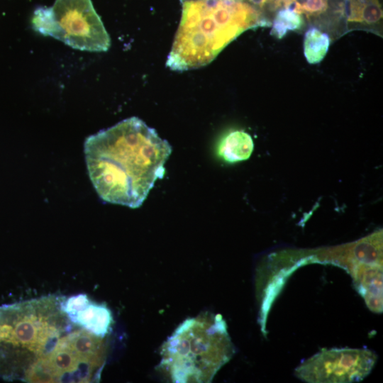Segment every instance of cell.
Masks as SVG:
<instances>
[{"label": "cell", "instance_id": "obj_15", "mask_svg": "<svg viewBox=\"0 0 383 383\" xmlns=\"http://www.w3.org/2000/svg\"><path fill=\"white\" fill-rule=\"evenodd\" d=\"M296 1V0H269V2L274 3L277 6L283 5L285 8H288Z\"/></svg>", "mask_w": 383, "mask_h": 383}, {"label": "cell", "instance_id": "obj_14", "mask_svg": "<svg viewBox=\"0 0 383 383\" xmlns=\"http://www.w3.org/2000/svg\"><path fill=\"white\" fill-rule=\"evenodd\" d=\"M327 9V0H306L303 4L296 1L294 11L299 14L314 16L323 13Z\"/></svg>", "mask_w": 383, "mask_h": 383}, {"label": "cell", "instance_id": "obj_5", "mask_svg": "<svg viewBox=\"0 0 383 383\" xmlns=\"http://www.w3.org/2000/svg\"><path fill=\"white\" fill-rule=\"evenodd\" d=\"M32 28L72 48L105 52L111 45L108 34L91 0H55L50 7L33 12Z\"/></svg>", "mask_w": 383, "mask_h": 383}, {"label": "cell", "instance_id": "obj_6", "mask_svg": "<svg viewBox=\"0 0 383 383\" xmlns=\"http://www.w3.org/2000/svg\"><path fill=\"white\" fill-rule=\"evenodd\" d=\"M377 359L365 348L322 349L297 367L294 374L310 383L358 382L369 374Z\"/></svg>", "mask_w": 383, "mask_h": 383}, {"label": "cell", "instance_id": "obj_7", "mask_svg": "<svg viewBox=\"0 0 383 383\" xmlns=\"http://www.w3.org/2000/svg\"><path fill=\"white\" fill-rule=\"evenodd\" d=\"M317 259L338 265L348 272L358 264L382 265V231L355 242L322 250Z\"/></svg>", "mask_w": 383, "mask_h": 383}, {"label": "cell", "instance_id": "obj_12", "mask_svg": "<svg viewBox=\"0 0 383 383\" xmlns=\"http://www.w3.org/2000/svg\"><path fill=\"white\" fill-rule=\"evenodd\" d=\"M330 46V38L316 28L309 29L304 40V53L309 64H318L326 55Z\"/></svg>", "mask_w": 383, "mask_h": 383}, {"label": "cell", "instance_id": "obj_13", "mask_svg": "<svg viewBox=\"0 0 383 383\" xmlns=\"http://www.w3.org/2000/svg\"><path fill=\"white\" fill-rule=\"evenodd\" d=\"M302 25L303 20L299 13L291 9L284 8L277 12L270 33L277 38L282 39L288 31L298 30Z\"/></svg>", "mask_w": 383, "mask_h": 383}, {"label": "cell", "instance_id": "obj_9", "mask_svg": "<svg viewBox=\"0 0 383 383\" xmlns=\"http://www.w3.org/2000/svg\"><path fill=\"white\" fill-rule=\"evenodd\" d=\"M358 293L373 312L382 311V265L358 264L349 272Z\"/></svg>", "mask_w": 383, "mask_h": 383}, {"label": "cell", "instance_id": "obj_10", "mask_svg": "<svg viewBox=\"0 0 383 383\" xmlns=\"http://www.w3.org/2000/svg\"><path fill=\"white\" fill-rule=\"evenodd\" d=\"M254 149L251 136L243 131H231L218 145V154L225 161L237 162L248 160Z\"/></svg>", "mask_w": 383, "mask_h": 383}, {"label": "cell", "instance_id": "obj_4", "mask_svg": "<svg viewBox=\"0 0 383 383\" xmlns=\"http://www.w3.org/2000/svg\"><path fill=\"white\" fill-rule=\"evenodd\" d=\"M106 354V337L77 326L35 365L26 382H99Z\"/></svg>", "mask_w": 383, "mask_h": 383}, {"label": "cell", "instance_id": "obj_1", "mask_svg": "<svg viewBox=\"0 0 383 383\" xmlns=\"http://www.w3.org/2000/svg\"><path fill=\"white\" fill-rule=\"evenodd\" d=\"M172 148L136 116L87 138L85 161L90 180L106 202L140 207L158 179Z\"/></svg>", "mask_w": 383, "mask_h": 383}, {"label": "cell", "instance_id": "obj_2", "mask_svg": "<svg viewBox=\"0 0 383 383\" xmlns=\"http://www.w3.org/2000/svg\"><path fill=\"white\" fill-rule=\"evenodd\" d=\"M66 297L48 295L0 306V377L27 381L61 338L77 327L63 309Z\"/></svg>", "mask_w": 383, "mask_h": 383}, {"label": "cell", "instance_id": "obj_3", "mask_svg": "<svg viewBox=\"0 0 383 383\" xmlns=\"http://www.w3.org/2000/svg\"><path fill=\"white\" fill-rule=\"evenodd\" d=\"M234 348L221 315L185 320L165 342L160 367L173 382H210Z\"/></svg>", "mask_w": 383, "mask_h": 383}, {"label": "cell", "instance_id": "obj_11", "mask_svg": "<svg viewBox=\"0 0 383 383\" xmlns=\"http://www.w3.org/2000/svg\"><path fill=\"white\" fill-rule=\"evenodd\" d=\"M348 20L353 22L375 24L382 18L378 0H346Z\"/></svg>", "mask_w": 383, "mask_h": 383}, {"label": "cell", "instance_id": "obj_8", "mask_svg": "<svg viewBox=\"0 0 383 383\" xmlns=\"http://www.w3.org/2000/svg\"><path fill=\"white\" fill-rule=\"evenodd\" d=\"M64 311L76 326L100 337H106L111 329L113 318L104 305L90 300L80 294L66 298Z\"/></svg>", "mask_w": 383, "mask_h": 383}]
</instances>
